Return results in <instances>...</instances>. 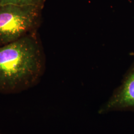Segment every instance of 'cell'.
I'll list each match as a JSON object with an SVG mask.
<instances>
[{
	"instance_id": "3",
	"label": "cell",
	"mask_w": 134,
	"mask_h": 134,
	"mask_svg": "<svg viewBox=\"0 0 134 134\" xmlns=\"http://www.w3.org/2000/svg\"><path fill=\"white\" fill-rule=\"evenodd\" d=\"M114 111L134 112V61L109 99L101 106L98 113Z\"/></svg>"
},
{
	"instance_id": "2",
	"label": "cell",
	"mask_w": 134,
	"mask_h": 134,
	"mask_svg": "<svg viewBox=\"0 0 134 134\" xmlns=\"http://www.w3.org/2000/svg\"><path fill=\"white\" fill-rule=\"evenodd\" d=\"M42 9L34 6L0 5V46L37 32Z\"/></svg>"
},
{
	"instance_id": "4",
	"label": "cell",
	"mask_w": 134,
	"mask_h": 134,
	"mask_svg": "<svg viewBox=\"0 0 134 134\" xmlns=\"http://www.w3.org/2000/svg\"><path fill=\"white\" fill-rule=\"evenodd\" d=\"M45 2V0H0V5L34 6L43 9Z\"/></svg>"
},
{
	"instance_id": "5",
	"label": "cell",
	"mask_w": 134,
	"mask_h": 134,
	"mask_svg": "<svg viewBox=\"0 0 134 134\" xmlns=\"http://www.w3.org/2000/svg\"></svg>"
},
{
	"instance_id": "1",
	"label": "cell",
	"mask_w": 134,
	"mask_h": 134,
	"mask_svg": "<svg viewBox=\"0 0 134 134\" xmlns=\"http://www.w3.org/2000/svg\"><path fill=\"white\" fill-rule=\"evenodd\" d=\"M45 59L37 33L0 46V94H17L35 86Z\"/></svg>"
}]
</instances>
